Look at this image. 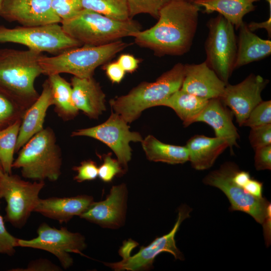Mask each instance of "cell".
<instances>
[{
  "instance_id": "30bf717a",
  "label": "cell",
  "mask_w": 271,
  "mask_h": 271,
  "mask_svg": "<svg viewBox=\"0 0 271 271\" xmlns=\"http://www.w3.org/2000/svg\"><path fill=\"white\" fill-rule=\"evenodd\" d=\"M45 185L43 181L32 182L4 173L0 177V199H4L7 203L5 220L15 227H23L34 211Z\"/></svg>"
},
{
  "instance_id": "60d3db41",
  "label": "cell",
  "mask_w": 271,
  "mask_h": 271,
  "mask_svg": "<svg viewBox=\"0 0 271 271\" xmlns=\"http://www.w3.org/2000/svg\"><path fill=\"white\" fill-rule=\"evenodd\" d=\"M117 62L126 72L132 73L139 67L140 60L129 54H123L119 56Z\"/></svg>"
},
{
  "instance_id": "5b68a950",
  "label": "cell",
  "mask_w": 271,
  "mask_h": 271,
  "mask_svg": "<svg viewBox=\"0 0 271 271\" xmlns=\"http://www.w3.org/2000/svg\"><path fill=\"white\" fill-rule=\"evenodd\" d=\"M12 168L20 169L22 176L34 181L54 182L61 174L62 153L54 131L43 128L19 151Z\"/></svg>"
},
{
  "instance_id": "d6a6232c",
  "label": "cell",
  "mask_w": 271,
  "mask_h": 271,
  "mask_svg": "<svg viewBox=\"0 0 271 271\" xmlns=\"http://www.w3.org/2000/svg\"><path fill=\"white\" fill-rule=\"evenodd\" d=\"M51 5L61 21L72 18L83 9L81 0H51Z\"/></svg>"
},
{
  "instance_id": "74e56055",
  "label": "cell",
  "mask_w": 271,
  "mask_h": 271,
  "mask_svg": "<svg viewBox=\"0 0 271 271\" xmlns=\"http://www.w3.org/2000/svg\"><path fill=\"white\" fill-rule=\"evenodd\" d=\"M254 166L258 171L271 169V145L255 150Z\"/></svg>"
},
{
  "instance_id": "8d00e7d4",
  "label": "cell",
  "mask_w": 271,
  "mask_h": 271,
  "mask_svg": "<svg viewBox=\"0 0 271 271\" xmlns=\"http://www.w3.org/2000/svg\"><path fill=\"white\" fill-rule=\"evenodd\" d=\"M72 169L77 172L74 180L77 182L93 180L98 177V167L95 162L90 160L82 162L79 166Z\"/></svg>"
},
{
  "instance_id": "ab89813d",
  "label": "cell",
  "mask_w": 271,
  "mask_h": 271,
  "mask_svg": "<svg viewBox=\"0 0 271 271\" xmlns=\"http://www.w3.org/2000/svg\"><path fill=\"white\" fill-rule=\"evenodd\" d=\"M103 69L107 76L112 83H120L125 74V72L117 61L106 64Z\"/></svg>"
},
{
  "instance_id": "f546056e",
  "label": "cell",
  "mask_w": 271,
  "mask_h": 271,
  "mask_svg": "<svg viewBox=\"0 0 271 271\" xmlns=\"http://www.w3.org/2000/svg\"><path fill=\"white\" fill-rule=\"evenodd\" d=\"M27 109L0 89V130L22 119Z\"/></svg>"
},
{
  "instance_id": "9c48e42d",
  "label": "cell",
  "mask_w": 271,
  "mask_h": 271,
  "mask_svg": "<svg viewBox=\"0 0 271 271\" xmlns=\"http://www.w3.org/2000/svg\"><path fill=\"white\" fill-rule=\"evenodd\" d=\"M23 45L29 49L58 55L82 45L70 37L59 24L9 28L0 25V43Z\"/></svg>"
},
{
  "instance_id": "9a60e30c",
  "label": "cell",
  "mask_w": 271,
  "mask_h": 271,
  "mask_svg": "<svg viewBox=\"0 0 271 271\" xmlns=\"http://www.w3.org/2000/svg\"><path fill=\"white\" fill-rule=\"evenodd\" d=\"M0 16L9 22L22 26L36 27L61 23L51 0H4Z\"/></svg>"
},
{
  "instance_id": "4fadbf2b",
  "label": "cell",
  "mask_w": 271,
  "mask_h": 271,
  "mask_svg": "<svg viewBox=\"0 0 271 271\" xmlns=\"http://www.w3.org/2000/svg\"><path fill=\"white\" fill-rule=\"evenodd\" d=\"M71 136L88 137L106 144L125 169L131 157L129 143L143 141L139 132L130 131L127 123L119 114L113 112L105 122L95 126L74 131Z\"/></svg>"
},
{
  "instance_id": "484cf974",
  "label": "cell",
  "mask_w": 271,
  "mask_h": 271,
  "mask_svg": "<svg viewBox=\"0 0 271 271\" xmlns=\"http://www.w3.org/2000/svg\"><path fill=\"white\" fill-rule=\"evenodd\" d=\"M51 89L52 105L58 116L64 120L74 118L79 110L75 106L72 97V86L60 74L48 76Z\"/></svg>"
},
{
  "instance_id": "f1b7e54d",
  "label": "cell",
  "mask_w": 271,
  "mask_h": 271,
  "mask_svg": "<svg viewBox=\"0 0 271 271\" xmlns=\"http://www.w3.org/2000/svg\"><path fill=\"white\" fill-rule=\"evenodd\" d=\"M83 9L90 10L118 20L129 18L126 0H81Z\"/></svg>"
},
{
  "instance_id": "f6af8a7d",
  "label": "cell",
  "mask_w": 271,
  "mask_h": 271,
  "mask_svg": "<svg viewBox=\"0 0 271 271\" xmlns=\"http://www.w3.org/2000/svg\"><path fill=\"white\" fill-rule=\"evenodd\" d=\"M4 173L3 168L2 167V166L1 165V163H0V177Z\"/></svg>"
},
{
  "instance_id": "277c9868",
  "label": "cell",
  "mask_w": 271,
  "mask_h": 271,
  "mask_svg": "<svg viewBox=\"0 0 271 271\" xmlns=\"http://www.w3.org/2000/svg\"><path fill=\"white\" fill-rule=\"evenodd\" d=\"M184 76V64H176L155 82H144L127 94L111 99L115 111L127 123L137 119L144 110L159 106L160 103L180 89Z\"/></svg>"
},
{
  "instance_id": "3957f363",
  "label": "cell",
  "mask_w": 271,
  "mask_h": 271,
  "mask_svg": "<svg viewBox=\"0 0 271 271\" xmlns=\"http://www.w3.org/2000/svg\"><path fill=\"white\" fill-rule=\"evenodd\" d=\"M60 23L65 34L82 46L107 44L124 37H133L142 29L140 24L132 19L118 20L86 9Z\"/></svg>"
},
{
  "instance_id": "f35d334b",
  "label": "cell",
  "mask_w": 271,
  "mask_h": 271,
  "mask_svg": "<svg viewBox=\"0 0 271 271\" xmlns=\"http://www.w3.org/2000/svg\"><path fill=\"white\" fill-rule=\"evenodd\" d=\"M15 271H60L62 268L47 259L40 258L29 262L25 268L12 269Z\"/></svg>"
},
{
  "instance_id": "52a82bcc",
  "label": "cell",
  "mask_w": 271,
  "mask_h": 271,
  "mask_svg": "<svg viewBox=\"0 0 271 271\" xmlns=\"http://www.w3.org/2000/svg\"><path fill=\"white\" fill-rule=\"evenodd\" d=\"M191 211V208L186 205L180 206L177 219L169 233L157 237L148 245L142 246L132 256L130 253L135 247V242L131 240L124 241L119 250L122 260L116 262L104 263L105 264L115 270H148L152 268L155 258L162 252L172 254L175 259L184 260L183 254L176 246L175 237L182 222L190 216Z\"/></svg>"
},
{
  "instance_id": "ac0fdd59",
  "label": "cell",
  "mask_w": 271,
  "mask_h": 271,
  "mask_svg": "<svg viewBox=\"0 0 271 271\" xmlns=\"http://www.w3.org/2000/svg\"><path fill=\"white\" fill-rule=\"evenodd\" d=\"M233 116L232 112L220 98H212L208 100L195 122H204L210 125L214 129L215 137L226 141L232 152L233 147L238 146L237 141L239 138L232 121Z\"/></svg>"
},
{
  "instance_id": "ee69618b",
  "label": "cell",
  "mask_w": 271,
  "mask_h": 271,
  "mask_svg": "<svg viewBox=\"0 0 271 271\" xmlns=\"http://www.w3.org/2000/svg\"><path fill=\"white\" fill-rule=\"evenodd\" d=\"M261 225L263 226L265 244L268 246L271 241V211L268 212Z\"/></svg>"
},
{
  "instance_id": "7c38bea8",
  "label": "cell",
  "mask_w": 271,
  "mask_h": 271,
  "mask_svg": "<svg viewBox=\"0 0 271 271\" xmlns=\"http://www.w3.org/2000/svg\"><path fill=\"white\" fill-rule=\"evenodd\" d=\"M37 234L36 237L30 240L18 238V246L47 251L57 258L64 269L73 264L70 253L82 254L86 247L85 237L82 234L71 232L64 227L58 229L43 223L38 228Z\"/></svg>"
},
{
  "instance_id": "603a6c76",
  "label": "cell",
  "mask_w": 271,
  "mask_h": 271,
  "mask_svg": "<svg viewBox=\"0 0 271 271\" xmlns=\"http://www.w3.org/2000/svg\"><path fill=\"white\" fill-rule=\"evenodd\" d=\"M237 52L234 69L260 60L271 54V41L253 33L243 22L239 28Z\"/></svg>"
},
{
  "instance_id": "44dd1931",
  "label": "cell",
  "mask_w": 271,
  "mask_h": 271,
  "mask_svg": "<svg viewBox=\"0 0 271 271\" xmlns=\"http://www.w3.org/2000/svg\"><path fill=\"white\" fill-rule=\"evenodd\" d=\"M42 87L41 94L25 110L22 118L15 153H18L30 139L44 128L47 111L52 105V100L47 79L44 81Z\"/></svg>"
},
{
  "instance_id": "7a4b0ae2",
  "label": "cell",
  "mask_w": 271,
  "mask_h": 271,
  "mask_svg": "<svg viewBox=\"0 0 271 271\" xmlns=\"http://www.w3.org/2000/svg\"><path fill=\"white\" fill-rule=\"evenodd\" d=\"M43 53L29 49H0V89L27 109L38 98L35 87L42 74L39 63Z\"/></svg>"
},
{
  "instance_id": "d4e9b609",
  "label": "cell",
  "mask_w": 271,
  "mask_h": 271,
  "mask_svg": "<svg viewBox=\"0 0 271 271\" xmlns=\"http://www.w3.org/2000/svg\"><path fill=\"white\" fill-rule=\"evenodd\" d=\"M208 99L179 89L161 101L159 106L173 109L183 121L185 127L195 122L199 115L206 106Z\"/></svg>"
},
{
  "instance_id": "ffe728a7",
  "label": "cell",
  "mask_w": 271,
  "mask_h": 271,
  "mask_svg": "<svg viewBox=\"0 0 271 271\" xmlns=\"http://www.w3.org/2000/svg\"><path fill=\"white\" fill-rule=\"evenodd\" d=\"M73 103L90 118L97 119L105 110V95L99 84L93 77L80 78L75 76L71 80Z\"/></svg>"
},
{
  "instance_id": "ba28073f",
  "label": "cell",
  "mask_w": 271,
  "mask_h": 271,
  "mask_svg": "<svg viewBox=\"0 0 271 271\" xmlns=\"http://www.w3.org/2000/svg\"><path fill=\"white\" fill-rule=\"evenodd\" d=\"M208 34L205 42V61L225 83L234 69L237 52L234 27L222 15L211 18L207 23Z\"/></svg>"
},
{
  "instance_id": "d590c367",
  "label": "cell",
  "mask_w": 271,
  "mask_h": 271,
  "mask_svg": "<svg viewBox=\"0 0 271 271\" xmlns=\"http://www.w3.org/2000/svg\"><path fill=\"white\" fill-rule=\"evenodd\" d=\"M18 238L11 234L7 230L3 217L0 214V254L9 256L15 253V248L18 247Z\"/></svg>"
},
{
  "instance_id": "6da1fadb",
  "label": "cell",
  "mask_w": 271,
  "mask_h": 271,
  "mask_svg": "<svg viewBox=\"0 0 271 271\" xmlns=\"http://www.w3.org/2000/svg\"><path fill=\"white\" fill-rule=\"evenodd\" d=\"M200 8L184 0H170L160 11L157 23L132 37L140 47L159 57L181 56L192 45Z\"/></svg>"
},
{
  "instance_id": "7bdbcfd3",
  "label": "cell",
  "mask_w": 271,
  "mask_h": 271,
  "mask_svg": "<svg viewBox=\"0 0 271 271\" xmlns=\"http://www.w3.org/2000/svg\"><path fill=\"white\" fill-rule=\"evenodd\" d=\"M248 29L252 32L259 29H264L266 30L268 36L270 37L271 34V13H269L268 18L262 22H251L247 24Z\"/></svg>"
},
{
  "instance_id": "bcb514c9",
  "label": "cell",
  "mask_w": 271,
  "mask_h": 271,
  "mask_svg": "<svg viewBox=\"0 0 271 271\" xmlns=\"http://www.w3.org/2000/svg\"><path fill=\"white\" fill-rule=\"evenodd\" d=\"M268 4L269 7V12H271V0H265Z\"/></svg>"
},
{
  "instance_id": "b9f144b4",
  "label": "cell",
  "mask_w": 271,
  "mask_h": 271,
  "mask_svg": "<svg viewBox=\"0 0 271 271\" xmlns=\"http://www.w3.org/2000/svg\"><path fill=\"white\" fill-rule=\"evenodd\" d=\"M243 188L248 193L254 197H262L263 184L257 180L251 177Z\"/></svg>"
},
{
  "instance_id": "7dc6e473",
  "label": "cell",
  "mask_w": 271,
  "mask_h": 271,
  "mask_svg": "<svg viewBox=\"0 0 271 271\" xmlns=\"http://www.w3.org/2000/svg\"><path fill=\"white\" fill-rule=\"evenodd\" d=\"M184 1L194 3L195 2L197 1H198V0H184Z\"/></svg>"
},
{
  "instance_id": "8fae6325",
  "label": "cell",
  "mask_w": 271,
  "mask_h": 271,
  "mask_svg": "<svg viewBox=\"0 0 271 271\" xmlns=\"http://www.w3.org/2000/svg\"><path fill=\"white\" fill-rule=\"evenodd\" d=\"M238 166L227 162L220 168L209 173L203 180L207 185L216 187L227 197L231 211H239L250 215L258 223L262 224L267 213L271 211V204L264 197L257 198L248 193L244 189L233 181Z\"/></svg>"
},
{
  "instance_id": "1f68e13d",
  "label": "cell",
  "mask_w": 271,
  "mask_h": 271,
  "mask_svg": "<svg viewBox=\"0 0 271 271\" xmlns=\"http://www.w3.org/2000/svg\"><path fill=\"white\" fill-rule=\"evenodd\" d=\"M271 123V101L262 100L250 112L242 126L253 127Z\"/></svg>"
},
{
  "instance_id": "e0dca14e",
  "label": "cell",
  "mask_w": 271,
  "mask_h": 271,
  "mask_svg": "<svg viewBox=\"0 0 271 271\" xmlns=\"http://www.w3.org/2000/svg\"><path fill=\"white\" fill-rule=\"evenodd\" d=\"M226 85L205 61L184 64L182 90L209 100L220 98Z\"/></svg>"
},
{
  "instance_id": "5bb4252c",
  "label": "cell",
  "mask_w": 271,
  "mask_h": 271,
  "mask_svg": "<svg viewBox=\"0 0 271 271\" xmlns=\"http://www.w3.org/2000/svg\"><path fill=\"white\" fill-rule=\"evenodd\" d=\"M269 80L259 75L251 74L241 82L226 84L220 98L228 107L239 126H242L251 110L262 100L261 92Z\"/></svg>"
},
{
  "instance_id": "cb8c5ba5",
  "label": "cell",
  "mask_w": 271,
  "mask_h": 271,
  "mask_svg": "<svg viewBox=\"0 0 271 271\" xmlns=\"http://www.w3.org/2000/svg\"><path fill=\"white\" fill-rule=\"evenodd\" d=\"M260 0H198L194 3L208 14L217 12L238 30L243 17L255 10L254 3Z\"/></svg>"
},
{
  "instance_id": "83f0119b",
  "label": "cell",
  "mask_w": 271,
  "mask_h": 271,
  "mask_svg": "<svg viewBox=\"0 0 271 271\" xmlns=\"http://www.w3.org/2000/svg\"><path fill=\"white\" fill-rule=\"evenodd\" d=\"M21 120L0 130V163L5 173L12 174Z\"/></svg>"
},
{
  "instance_id": "d6986e66",
  "label": "cell",
  "mask_w": 271,
  "mask_h": 271,
  "mask_svg": "<svg viewBox=\"0 0 271 271\" xmlns=\"http://www.w3.org/2000/svg\"><path fill=\"white\" fill-rule=\"evenodd\" d=\"M93 201V198L87 195L40 198L34 212L60 223H66L75 216H80Z\"/></svg>"
},
{
  "instance_id": "4dcf8cb0",
  "label": "cell",
  "mask_w": 271,
  "mask_h": 271,
  "mask_svg": "<svg viewBox=\"0 0 271 271\" xmlns=\"http://www.w3.org/2000/svg\"><path fill=\"white\" fill-rule=\"evenodd\" d=\"M129 14V17L141 14L150 15L154 18L158 19L161 10L170 0H126Z\"/></svg>"
},
{
  "instance_id": "8992f818",
  "label": "cell",
  "mask_w": 271,
  "mask_h": 271,
  "mask_svg": "<svg viewBox=\"0 0 271 271\" xmlns=\"http://www.w3.org/2000/svg\"><path fill=\"white\" fill-rule=\"evenodd\" d=\"M122 40L97 46L82 45L39 60L42 74L68 73L80 78L93 77L95 69L130 45Z\"/></svg>"
},
{
  "instance_id": "4316f807",
  "label": "cell",
  "mask_w": 271,
  "mask_h": 271,
  "mask_svg": "<svg viewBox=\"0 0 271 271\" xmlns=\"http://www.w3.org/2000/svg\"><path fill=\"white\" fill-rule=\"evenodd\" d=\"M142 143L147 158L151 161L179 164L189 161L186 146L167 144L152 135L148 136Z\"/></svg>"
},
{
  "instance_id": "e575fe53",
  "label": "cell",
  "mask_w": 271,
  "mask_h": 271,
  "mask_svg": "<svg viewBox=\"0 0 271 271\" xmlns=\"http://www.w3.org/2000/svg\"><path fill=\"white\" fill-rule=\"evenodd\" d=\"M249 141L254 149L271 145V123L251 128Z\"/></svg>"
},
{
  "instance_id": "2e32d148",
  "label": "cell",
  "mask_w": 271,
  "mask_h": 271,
  "mask_svg": "<svg viewBox=\"0 0 271 271\" xmlns=\"http://www.w3.org/2000/svg\"><path fill=\"white\" fill-rule=\"evenodd\" d=\"M127 198L125 184L113 186L105 200L93 201L79 217L103 227L117 229L125 220Z\"/></svg>"
},
{
  "instance_id": "836d02e7",
  "label": "cell",
  "mask_w": 271,
  "mask_h": 271,
  "mask_svg": "<svg viewBox=\"0 0 271 271\" xmlns=\"http://www.w3.org/2000/svg\"><path fill=\"white\" fill-rule=\"evenodd\" d=\"M103 163L98 167V177L104 182H111L113 178L123 173V167L118 160L109 155L103 157Z\"/></svg>"
},
{
  "instance_id": "c3c4849f",
  "label": "cell",
  "mask_w": 271,
  "mask_h": 271,
  "mask_svg": "<svg viewBox=\"0 0 271 271\" xmlns=\"http://www.w3.org/2000/svg\"><path fill=\"white\" fill-rule=\"evenodd\" d=\"M4 0H0V10Z\"/></svg>"
},
{
  "instance_id": "7402d4cb",
  "label": "cell",
  "mask_w": 271,
  "mask_h": 271,
  "mask_svg": "<svg viewBox=\"0 0 271 271\" xmlns=\"http://www.w3.org/2000/svg\"><path fill=\"white\" fill-rule=\"evenodd\" d=\"M186 147L192 167L197 170H204L213 165L228 145L226 141L216 137L210 138L197 134L187 141Z\"/></svg>"
}]
</instances>
